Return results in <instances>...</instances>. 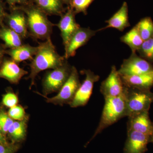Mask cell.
I'll list each match as a JSON object with an SVG mask.
<instances>
[{
  "mask_svg": "<svg viewBox=\"0 0 153 153\" xmlns=\"http://www.w3.org/2000/svg\"><path fill=\"white\" fill-rule=\"evenodd\" d=\"M66 60L64 56L57 53L51 38L39 43L37 52L30 64V73L27 77V79H31L30 88L35 84V79L39 72L60 67Z\"/></svg>",
  "mask_w": 153,
  "mask_h": 153,
  "instance_id": "6da1fadb",
  "label": "cell"
},
{
  "mask_svg": "<svg viewBox=\"0 0 153 153\" xmlns=\"http://www.w3.org/2000/svg\"><path fill=\"white\" fill-rule=\"evenodd\" d=\"M17 7L21 9L26 14L29 36L35 40L44 41L51 38L53 27L56 25L50 22L47 14L31 0L25 5Z\"/></svg>",
  "mask_w": 153,
  "mask_h": 153,
  "instance_id": "7a4b0ae2",
  "label": "cell"
},
{
  "mask_svg": "<svg viewBox=\"0 0 153 153\" xmlns=\"http://www.w3.org/2000/svg\"><path fill=\"white\" fill-rule=\"evenodd\" d=\"M126 88L124 93L120 96L105 98L104 106L100 123L93 137L86 145L104 129L127 116Z\"/></svg>",
  "mask_w": 153,
  "mask_h": 153,
  "instance_id": "3957f363",
  "label": "cell"
},
{
  "mask_svg": "<svg viewBox=\"0 0 153 153\" xmlns=\"http://www.w3.org/2000/svg\"><path fill=\"white\" fill-rule=\"evenodd\" d=\"M126 87L127 116L149 111L151 104L153 103V93L151 90Z\"/></svg>",
  "mask_w": 153,
  "mask_h": 153,
  "instance_id": "277c9868",
  "label": "cell"
},
{
  "mask_svg": "<svg viewBox=\"0 0 153 153\" xmlns=\"http://www.w3.org/2000/svg\"><path fill=\"white\" fill-rule=\"evenodd\" d=\"M71 68L67 60L62 66L47 72L43 80L44 95L59 91L70 76Z\"/></svg>",
  "mask_w": 153,
  "mask_h": 153,
  "instance_id": "5b68a950",
  "label": "cell"
},
{
  "mask_svg": "<svg viewBox=\"0 0 153 153\" xmlns=\"http://www.w3.org/2000/svg\"><path fill=\"white\" fill-rule=\"evenodd\" d=\"M80 84L78 71L75 67L72 66L70 76L57 95L49 98L45 95L37 93L45 97L48 102L59 105H69L73 101Z\"/></svg>",
  "mask_w": 153,
  "mask_h": 153,
  "instance_id": "8992f818",
  "label": "cell"
},
{
  "mask_svg": "<svg viewBox=\"0 0 153 153\" xmlns=\"http://www.w3.org/2000/svg\"><path fill=\"white\" fill-rule=\"evenodd\" d=\"M153 65L137 54L132 52L130 57L123 60L119 70L121 76H133L153 71Z\"/></svg>",
  "mask_w": 153,
  "mask_h": 153,
  "instance_id": "52a82bcc",
  "label": "cell"
},
{
  "mask_svg": "<svg viewBox=\"0 0 153 153\" xmlns=\"http://www.w3.org/2000/svg\"><path fill=\"white\" fill-rule=\"evenodd\" d=\"M80 72L85 74V79L80 84L73 101L69 104L72 108L84 106L87 104L92 93L94 83L100 79L99 75L89 69L82 70Z\"/></svg>",
  "mask_w": 153,
  "mask_h": 153,
  "instance_id": "ba28073f",
  "label": "cell"
},
{
  "mask_svg": "<svg viewBox=\"0 0 153 153\" xmlns=\"http://www.w3.org/2000/svg\"><path fill=\"white\" fill-rule=\"evenodd\" d=\"M125 88L116 67L113 66L108 76L102 82L100 90L104 98L114 97L121 95Z\"/></svg>",
  "mask_w": 153,
  "mask_h": 153,
  "instance_id": "9c48e42d",
  "label": "cell"
},
{
  "mask_svg": "<svg viewBox=\"0 0 153 153\" xmlns=\"http://www.w3.org/2000/svg\"><path fill=\"white\" fill-rule=\"evenodd\" d=\"M75 15L73 10L68 6L66 12L61 16L58 24L56 25L60 30L64 49L67 47L71 37L80 27L76 23Z\"/></svg>",
  "mask_w": 153,
  "mask_h": 153,
  "instance_id": "30bf717a",
  "label": "cell"
},
{
  "mask_svg": "<svg viewBox=\"0 0 153 153\" xmlns=\"http://www.w3.org/2000/svg\"><path fill=\"white\" fill-rule=\"evenodd\" d=\"M98 31L89 28L80 27L71 37L65 49L64 57L66 60L74 57L77 49L85 45Z\"/></svg>",
  "mask_w": 153,
  "mask_h": 153,
  "instance_id": "8fae6325",
  "label": "cell"
},
{
  "mask_svg": "<svg viewBox=\"0 0 153 153\" xmlns=\"http://www.w3.org/2000/svg\"><path fill=\"white\" fill-rule=\"evenodd\" d=\"M4 22L7 27L19 34L23 39L29 36L26 14L19 8H11L10 13L6 15Z\"/></svg>",
  "mask_w": 153,
  "mask_h": 153,
  "instance_id": "7c38bea8",
  "label": "cell"
},
{
  "mask_svg": "<svg viewBox=\"0 0 153 153\" xmlns=\"http://www.w3.org/2000/svg\"><path fill=\"white\" fill-rule=\"evenodd\" d=\"M124 153H145L148 150L149 136L133 130H127Z\"/></svg>",
  "mask_w": 153,
  "mask_h": 153,
  "instance_id": "4fadbf2b",
  "label": "cell"
},
{
  "mask_svg": "<svg viewBox=\"0 0 153 153\" xmlns=\"http://www.w3.org/2000/svg\"><path fill=\"white\" fill-rule=\"evenodd\" d=\"M28 72L19 67L11 58H4L0 65V78H4L11 83L17 84Z\"/></svg>",
  "mask_w": 153,
  "mask_h": 153,
  "instance_id": "5bb4252c",
  "label": "cell"
},
{
  "mask_svg": "<svg viewBox=\"0 0 153 153\" xmlns=\"http://www.w3.org/2000/svg\"><path fill=\"white\" fill-rule=\"evenodd\" d=\"M127 130L139 132L150 135L152 129L153 122L149 116V111L134 114L129 116Z\"/></svg>",
  "mask_w": 153,
  "mask_h": 153,
  "instance_id": "9a60e30c",
  "label": "cell"
},
{
  "mask_svg": "<svg viewBox=\"0 0 153 153\" xmlns=\"http://www.w3.org/2000/svg\"><path fill=\"white\" fill-rule=\"evenodd\" d=\"M105 22L107 24L106 26L100 29V31L108 28H114L123 32L126 28L130 27L128 5L126 2H124L120 9Z\"/></svg>",
  "mask_w": 153,
  "mask_h": 153,
  "instance_id": "2e32d148",
  "label": "cell"
},
{
  "mask_svg": "<svg viewBox=\"0 0 153 153\" xmlns=\"http://www.w3.org/2000/svg\"><path fill=\"white\" fill-rule=\"evenodd\" d=\"M125 86L142 90H151L153 86V70L133 76H121Z\"/></svg>",
  "mask_w": 153,
  "mask_h": 153,
  "instance_id": "e0dca14e",
  "label": "cell"
},
{
  "mask_svg": "<svg viewBox=\"0 0 153 153\" xmlns=\"http://www.w3.org/2000/svg\"><path fill=\"white\" fill-rule=\"evenodd\" d=\"M38 50V47H33L29 44H23L16 48L6 50L5 53L16 63L26 60H32Z\"/></svg>",
  "mask_w": 153,
  "mask_h": 153,
  "instance_id": "ac0fdd59",
  "label": "cell"
},
{
  "mask_svg": "<svg viewBox=\"0 0 153 153\" xmlns=\"http://www.w3.org/2000/svg\"><path fill=\"white\" fill-rule=\"evenodd\" d=\"M40 10L47 15L62 16L66 12L62 2L59 0H31Z\"/></svg>",
  "mask_w": 153,
  "mask_h": 153,
  "instance_id": "d6986e66",
  "label": "cell"
},
{
  "mask_svg": "<svg viewBox=\"0 0 153 153\" xmlns=\"http://www.w3.org/2000/svg\"><path fill=\"white\" fill-rule=\"evenodd\" d=\"M0 39L4 43L5 48H16L23 44V38L4 24L0 27Z\"/></svg>",
  "mask_w": 153,
  "mask_h": 153,
  "instance_id": "ffe728a7",
  "label": "cell"
},
{
  "mask_svg": "<svg viewBox=\"0 0 153 153\" xmlns=\"http://www.w3.org/2000/svg\"><path fill=\"white\" fill-rule=\"evenodd\" d=\"M120 40L122 43L128 46L131 49L132 52H137L144 41L136 25L122 36Z\"/></svg>",
  "mask_w": 153,
  "mask_h": 153,
  "instance_id": "44dd1931",
  "label": "cell"
},
{
  "mask_svg": "<svg viewBox=\"0 0 153 153\" xmlns=\"http://www.w3.org/2000/svg\"><path fill=\"white\" fill-rule=\"evenodd\" d=\"M27 117L22 120L14 122L7 133L12 142L19 143L25 140L27 132Z\"/></svg>",
  "mask_w": 153,
  "mask_h": 153,
  "instance_id": "7402d4cb",
  "label": "cell"
},
{
  "mask_svg": "<svg viewBox=\"0 0 153 153\" xmlns=\"http://www.w3.org/2000/svg\"><path fill=\"white\" fill-rule=\"evenodd\" d=\"M141 37L144 41L153 37V22L150 17H146L136 25Z\"/></svg>",
  "mask_w": 153,
  "mask_h": 153,
  "instance_id": "603a6c76",
  "label": "cell"
},
{
  "mask_svg": "<svg viewBox=\"0 0 153 153\" xmlns=\"http://www.w3.org/2000/svg\"><path fill=\"white\" fill-rule=\"evenodd\" d=\"M137 52L140 56L153 65V37L144 41Z\"/></svg>",
  "mask_w": 153,
  "mask_h": 153,
  "instance_id": "cb8c5ba5",
  "label": "cell"
},
{
  "mask_svg": "<svg viewBox=\"0 0 153 153\" xmlns=\"http://www.w3.org/2000/svg\"><path fill=\"white\" fill-rule=\"evenodd\" d=\"M94 0H70L68 6L75 14L82 13L87 14V9Z\"/></svg>",
  "mask_w": 153,
  "mask_h": 153,
  "instance_id": "d4e9b609",
  "label": "cell"
},
{
  "mask_svg": "<svg viewBox=\"0 0 153 153\" xmlns=\"http://www.w3.org/2000/svg\"><path fill=\"white\" fill-rule=\"evenodd\" d=\"M14 121L8 114L3 110L0 111V130L4 135L7 133Z\"/></svg>",
  "mask_w": 153,
  "mask_h": 153,
  "instance_id": "484cf974",
  "label": "cell"
},
{
  "mask_svg": "<svg viewBox=\"0 0 153 153\" xmlns=\"http://www.w3.org/2000/svg\"><path fill=\"white\" fill-rule=\"evenodd\" d=\"M9 116L17 120H22L26 118L25 109L21 105H15L10 108L8 113Z\"/></svg>",
  "mask_w": 153,
  "mask_h": 153,
  "instance_id": "4316f807",
  "label": "cell"
},
{
  "mask_svg": "<svg viewBox=\"0 0 153 153\" xmlns=\"http://www.w3.org/2000/svg\"><path fill=\"white\" fill-rule=\"evenodd\" d=\"M18 102V97L13 92L10 91L3 96L2 103L6 107L10 108L17 105Z\"/></svg>",
  "mask_w": 153,
  "mask_h": 153,
  "instance_id": "83f0119b",
  "label": "cell"
},
{
  "mask_svg": "<svg viewBox=\"0 0 153 153\" xmlns=\"http://www.w3.org/2000/svg\"><path fill=\"white\" fill-rule=\"evenodd\" d=\"M20 147L19 143H0V153H15Z\"/></svg>",
  "mask_w": 153,
  "mask_h": 153,
  "instance_id": "f1b7e54d",
  "label": "cell"
},
{
  "mask_svg": "<svg viewBox=\"0 0 153 153\" xmlns=\"http://www.w3.org/2000/svg\"><path fill=\"white\" fill-rule=\"evenodd\" d=\"M31 0H6L7 2L10 7L11 8L17 7L25 5L28 4Z\"/></svg>",
  "mask_w": 153,
  "mask_h": 153,
  "instance_id": "f546056e",
  "label": "cell"
},
{
  "mask_svg": "<svg viewBox=\"0 0 153 153\" xmlns=\"http://www.w3.org/2000/svg\"><path fill=\"white\" fill-rule=\"evenodd\" d=\"M7 14L5 10L3 0H0V27L4 24Z\"/></svg>",
  "mask_w": 153,
  "mask_h": 153,
  "instance_id": "4dcf8cb0",
  "label": "cell"
},
{
  "mask_svg": "<svg viewBox=\"0 0 153 153\" xmlns=\"http://www.w3.org/2000/svg\"><path fill=\"white\" fill-rule=\"evenodd\" d=\"M6 49L4 45H1L0 44V65L2 63L4 60V56L5 53Z\"/></svg>",
  "mask_w": 153,
  "mask_h": 153,
  "instance_id": "1f68e13d",
  "label": "cell"
},
{
  "mask_svg": "<svg viewBox=\"0 0 153 153\" xmlns=\"http://www.w3.org/2000/svg\"><path fill=\"white\" fill-rule=\"evenodd\" d=\"M8 143V142L6 139L5 135L3 134L0 130V143Z\"/></svg>",
  "mask_w": 153,
  "mask_h": 153,
  "instance_id": "d6a6232c",
  "label": "cell"
},
{
  "mask_svg": "<svg viewBox=\"0 0 153 153\" xmlns=\"http://www.w3.org/2000/svg\"><path fill=\"white\" fill-rule=\"evenodd\" d=\"M149 143H153V122L152 129V133L149 136Z\"/></svg>",
  "mask_w": 153,
  "mask_h": 153,
  "instance_id": "836d02e7",
  "label": "cell"
},
{
  "mask_svg": "<svg viewBox=\"0 0 153 153\" xmlns=\"http://www.w3.org/2000/svg\"><path fill=\"white\" fill-rule=\"evenodd\" d=\"M60 1L62 2L63 4H66L69 5V2H70V0H59Z\"/></svg>",
  "mask_w": 153,
  "mask_h": 153,
  "instance_id": "e575fe53",
  "label": "cell"
}]
</instances>
